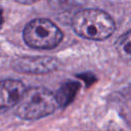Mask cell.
I'll return each instance as SVG.
<instances>
[{
    "instance_id": "3957f363",
    "label": "cell",
    "mask_w": 131,
    "mask_h": 131,
    "mask_svg": "<svg viewBox=\"0 0 131 131\" xmlns=\"http://www.w3.org/2000/svg\"><path fill=\"white\" fill-rule=\"evenodd\" d=\"M24 40L27 45L37 49H51L62 40L60 29L47 18H35L24 30Z\"/></svg>"
},
{
    "instance_id": "7a4b0ae2",
    "label": "cell",
    "mask_w": 131,
    "mask_h": 131,
    "mask_svg": "<svg viewBox=\"0 0 131 131\" xmlns=\"http://www.w3.org/2000/svg\"><path fill=\"white\" fill-rule=\"evenodd\" d=\"M55 94L43 87H31L26 90L16 105L15 115L24 120H37L55 112L58 107Z\"/></svg>"
},
{
    "instance_id": "277c9868",
    "label": "cell",
    "mask_w": 131,
    "mask_h": 131,
    "mask_svg": "<svg viewBox=\"0 0 131 131\" xmlns=\"http://www.w3.org/2000/svg\"><path fill=\"white\" fill-rule=\"evenodd\" d=\"M11 67L20 73L40 75L55 71L58 68V61L49 56H25L14 58Z\"/></svg>"
},
{
    "instance_id": "6da1fadb",
    "label": "cell",
    "mask_w": 131,
    "mask_h": 131,
    "mask_svg": "<svg viewBox=\"0 0 131 131\" xmlns=\"http://www.w3.org/2000/svg\"><path fill=\"white\" fill-rule=\"evenodd\" d=\"M72 27L79 36L95 41L108 38L116 29L113 17L105 11L95 8L82 9L75 13Z\"/></svg>"
},
{
    "instance_id": "ba28073f",
    "label": "cell",
    "mask_w": 131,
    "mask_h": 131,
    "mask_svg": "<svg viewBox=\"0 0 131 131\" xmlns=\"http://www.w3.org/2000/svg\"><path fill=\"white\" fill-rule=\"evenodd\" d=\"M3 20H4V18H3V10L0 7V26L3 24Z\"/></svg>"
},
{
    "instance_id": "5b68a950",
    "label": "cell",
    "mask_w": 131,
    "mask_h": 131,
    "mask_svg": "<svg viewBox=\"0 0 131 131\" xmlns=\"http://www.w3.org/2000/svg\"><path fill=\"white\" fill-rule=\"evenodd\" d=\"M27 88L19 80L0 81V113H5L18 104Z\"/></svg>"
},
{
    "instance_id": "52a82bcc",
    "label": "cell",
    "mask_w": 131,
    "mask_h": 131,
    "mask_svg": "<svg viewBox=\"0 0 131 131\" xmlns=\"http://www.w3.org/2000/svg\"><path fill=\"white\" fill-rule=\"evenodd\" d=\"M116 50L119 56L127 63H131V30L122 34L116 41Z\"/></svg>"
},
{
    "instance_id": "8992f818",
    "label": "cell",
    "mask_w": 131,
    "mask_h": 131,
    "mask_svg": "<svg viewBox=\"0 0 131 131\" xmlns=\"http://www.w3.org/2000/svg\"><path fill=\"white\" fill-rule=\"evenodd\" d=\"M79 87H80L79 83L74 82V81H70V82L64 83L58 89L57 93L55 94L57 102H58V105L64 107L70 102H72V100L75 98V96H76V94L78 92Z\"/></svg>"
}]
</instances>
